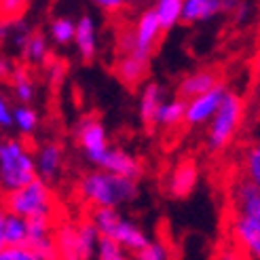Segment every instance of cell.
Wrapping results in <instances>:
<instances>
[{"label": "cell", "mask_w": 260, "mask_h": 260, "mask_svg": "<svg viewBox=\"0 0 260 260\" xmlns=\"http://www.w3.org/2000/svg\"><path fill=\"white\" fill-rule=\"evenodd\" d=\"M9 79L13 81V91H15V95L21 104H28L34 100V93H36V87H34V76L30 72V66H25V63H21V66L13 68L11 70V76Z\"/></svg>", "instance_id": "19"}, {"label": "cell", "mask_w": 260, "mask_h": 260, "mask_svg": "<svg viewBox=\"0 0 260 260\" xmlns=\"http://www.w3.org/2000/svg\"><path fill=\"white\" fill-rule=\"evenodd\" d=\"M222 260H245L243 256H239L237 252H226L224 256H222Z\"/></svg>", "instance_id": "38"}, {"label": "cell", "mask_w": 260, "mask_h": 260, "mask_svg": "<svg viewBox=\"0 0 260 260\" xmlns=\"http://www.w3.org/2000/svg\"><path fill=\"white\" fill-rule=\"evenodd\" d=\"M72 43L76 45V49H79V57L85 63L95 59V55H98V28H95V21L89 15H83L74 23Z\"/></svg>", "instance_id": "12"}, {"label": "cell", "mask_w": 260, "mask_h": 260, "mask_svg": "<svg viewBox=\"0 0 260 260\" xmlns=\"http://www.w3.org/2000/svg\"><path fill=\"white\" fill-rule=\"evenodd\" d=\"M154 15L159 19V25L163 34L174 30L180 23V15H182V0H154Z\"/></svg>", "instance_id": "20"}, {"label": "cell", "mask_w": 260, "mask_h": 260, "mask_svg": "<svg viewBox=\"0 0 260 260\" xmlns=\"http://www.w3.org/2000/svg\"><path fill=\"white\" fill-rule=\"evenodd\" d=\"M76 142H79L81 150L85 152V157L91 163L110 146L106 127H104L102 121L95 119V116H85V119L76 125Z\"/></svg>", "instance_id": "7"}, {"label": "cell", "mask_w": 260, "mask_h": 260, "mask_svg": "<svg viewBox=\"0 0 260 260\" xmlns=\"http://www.w3.org/2000/svg\"><path fill=\"white\" fill-rule=\"evenodd\" d=\"M199 182V167L192 159H182L170 176V182H167V190H170L172 197L176 199H186L188 194L194 190Z\"/></svg>", "instance_id": "9"}, {"label": "cell", "mask_w": 260, "mask_h": 260, "mask_svg": "<svg viewBox=\"0 0 260 260\" xmlns=\"http://www.w3.org/2000/svg\"><path fill=\"white\" fill-rule=\"evenodd\" d=\"M239 0H220V5H222V11H233L237 7Z\"/></svg>", "instance_id": "37"}, {"label": "cell", "mask_w": 260, "mask_h": 260, "mask_svg": "<svg viewBox=\"0 0 260 260\" xmlns=\"http://www.w3.org/2000/svg\"><path fill=\"white\" fill-rule=\"evenodd\" d=\"M81 199L91 207H119L138 197V182L104 170L85 174L76 184Z\"/></svg>", "instance_id": "2"}, {"label": "cell", "mask_w": 260, "mask_h": 260, "mask_svg": "<svg viewBox=\"0 0 260 260\" xmlns=\"http://www.w3.org/2000/svg\"><path fill=\"white\" fill-rule=\"evenodd\" d=\"M95 260H132L127 256V252L121 248L116 241H112L110 237H100L98 245H95Z\"/></svg>", "instance_id": "26"}, {"label": "cell", "mask_w": 260, "mask_h": 260, "mask_svg": "<svg viewBox=\"0 0 260 260\" xmlns=\"http://www.w3.org/2000/svg\"><path fill=\"white\" fill-rule=\"evenodd\" d=\"M163 100H165V93L159 83L144 85L140 95V119L146 127H154V116H157V110Z\"/></svg>", "instance_id": "16"}, {"label": "cell", "mask_w": 260, "mask_h": 260, "mask_svg": "<svg viewBox=\"0 0 260 260\" xmlns=\"http://www.w3.org/2000/svg\"><path fill=\"white\" fill-rule=\"evenodd\" d=\"M21 49V57L25 61V66H41L49 59V45L43 32L38 30H30L28 38L23 41Z\"/></svg>", "instance_id": "17"}, {"label": "cell", "mask_w": 260, "mask_h": 260, "mask_svg": "<svg viewBox=\"0 0 260 260\" xmlns=\"http://www.w3.org/2000/svg\"><path fill=\"white\" fill-rule=\"evenodd\" d=\"M13 125V114H11V106L7 98L0 93V127H11Z\"/></svg>", "instance_id": "33"}, {"label": "cell", "mask_w": 260, "mask_h": 260, "mask_svg": "<svg viewBox=\"0 0 260 260\" xmlns=\"http://www.w3.org/2000/svg\"><path fill=\"white\" fill-rule=\"evenodd\" d=\"M5 218H7V210L0 199V248H5Z\"/></svg>", "instance_id": "36"}, {"label": "cell", "mask_w": 260, "mask_h": 260, "mask_svg": "<svg viewBox=\"0 0 260 260\" xmlns=\"http://www.w3.org/2000/svg\"><path fill=\"white\" fill-rule=\"evenodd\" d=\"M218 83H220L218 70H197V72H190V74H186L184 79L180 81V85H178V98L188 102L192 98L205 93V91H210Z\"/></svg>", "instance_id": "13"}, {"label": "cell", "mask_w": 260, "mask_h": 260, "mask_svg": "<svg viewBox=\"0 0 260 260\" xmlns=\"http://www.w3.org/2000/svg\"><path fill=\"white\" fill-rule=\"evenodd\" d=\"M36 178L34 157L19 140L0 142V190L3 194L15 190Z\"/></svg>", "instance_id": "4"}, {"label": "cell", "mask_w": 260, "mask_h": 260, "mask_svg": "<svg viewBox=\"0 0 260 260\" xmlns=\"http://www.w3.org/2000/svg\"><path fill=\"white\" fill-rule=\"evenodd\" d=\"M63 165V148L57 142H47L38 148L36 157H34V167H36V178L45 180L47 184L53 182Z\"/></svg>", "instance_id": "10"}, {"label": "cell", "mask_w": 260, "mask_h": 260, "mask_svg": "<svg viewBox=\"0 0 260 260\" xmlns=\"http://www.w3.org/2000/svg\"><path fill=\"white\" fill-rule=\"evenodd\" d=\"M119 220H121V214L116 212L114 207H93L89 222L95 226L100 237H110Z\"/></svg>", "instance_id": "22"}, {"label": "cell", "mask_w": 260, "mask_h": 260, "mask_svg": "<svg viewBox=\"0 0 260 260\" xmlns=\"http://www.w3.org/2000/svg\"><path fill=\"white\" fill-rule=\"evenodd\" d=\"M110 239L119 243L125 252H132V254H136L138 250H142V248H144V245L148 243L146 233L142 231L138 224H134V222H129V220H125L123 216H121L119 222H116V226H114V231H112Z\"/></svg>", "instance_id": "14"}, {"label": "cell", "mask_w": 260, "mask_h": 260, "mask_svg": "<svg viewBox=\"0 0 260 260\" xmlns=\"http://www.w3.org/2000/svg\"><path fill=\"white\" fill-rule=\"evenodd\" d=\"M243 114H245V102L239 93L235 91H224L222 100H220V106L216 110V114L212 116V121L207 123V148L212 152H220L224 150L233 138L237 136V129L243 123Z\"/></svg>", "instance_id": "3"}, {"label": "cell", "mask_w": 260, "mask_h": 260, "mask_svg": "<svg viewBox=\"0 0 260 260\" xmlns=\"http://www.w3.org/2000/svg\"><path fill=\"white\" fill-rule=\"evenodd\" d=\"M218 13H222L220 0H182V15L180 23H199L214 19Z\"/></svg>", "instance_id": "15"}, {"label": "cell", "mask_w": 260, "mask_h": 260, "mask_svg": "<svg viewBox=\"0 0 260 260\" xmlns=\"http://www.w3.org/2000/svg\"><path fill=\"white\" fill-rule=\"evenodd\" d=\"M98 9H102L104 13H110V15H114V13H121L127 5L129 0H91Z\"/></svg>", "instance_id": "31"}, {"label": "cell", "mask_w": 260, "mask_h": 260, "mask_svg": "<svg viewBox=\"0 0 260 260\" xmlns=\"http://www.w3.org/2000/svg\"><path fill=\"white\" fill-rule=\"evenodd\" d=\"M63 76H66V68H63L61 63H53V61H51V66H49V81H51V85L59 87L61 81H63Z\"/></svg>", "instance_id": "34"}, {"label": "cell", "mask_w": 260, "mask_h": 260, "mask_svg": "<svg viewBox=\"0 0 260 260\" xmlns=\"http://www.w3.org/2000/svg\"><path fill=\"white\" fill-rule=\"evenodd\" d=\"M13 114V125H15L21 134H32L36 132V127H38V112L34 108H30L28 104H21L19 108L15 110H11Z\"/></svg>", "instance_id": "24"}, {"label": "cell", "mask_w": 260, "mask_h": 260, "mask_svg": "<svg viewBox=\"0 0 260 260\" xmlns=\"http://www.w3.org/2000/svg\"><path fill=\"white\" fill-rule=\"evenodd\" d=\"M98 231L95 226L89 222H81L76 224V243H79V254H81V260H93L95 256V245H98Z\"/></svg>", "instance_id": "21"}, {"label": "cell", "mask_w": 260, "mask_h": 260, "mask_svg": "<svg viewBox=\"0 0 260 260\" xmlns=\"http://www.w3.org/2000/svg\"><path fill=\"white\" fill-rule=\"evenodd\" d=\"M93 165L98 170H104V172H110V174H116V176H123V178H129V180H140L142 178V163L129 154L127 150L123 148H114V146H108L104 150L100 157L93 161Z\"/></svg>", "instance_id": "8"}, {"label": "cell", "mask_w": 260, "mask_h": 260, "mask_svg": "<svg viewBox=\"0 0 260 260\" xmlns=\"http://www.w3.org/2000/svg\"><path fill=\"white\" fill-rule=\"evenodd\" d=\"M233 13H235V21L237 23H245L250 17H254V5L248 3V0H239L237 7L233 9Z\"/></svg>", "instance_id": "32"}, {"label": "cell", "mask_w": 260, "mask_h": 260, "mask_svg": "<svg viewBox=\"0 0 260 260\" xmlns=\"http://www.w3.org/2000/svg\"><path fill=\"white\" fill-rule=\"evenodd\" d=\"M30 0H0V19H17L28 9Z\"/></svg>", "instance_id": "29"}, {"label": "cell", "mask_w": 260, "mask_h": 260, "mask_svg": "<svg viewBox=\"0 0 260 260\" xmlns=\"http://www.w3.org/2000/svg\"><path fill=\"white\" fill-rule=\"evenodd\" d=\"M11 70H13L11 61L7 57H0V81H7L11 76Z\"/></svg>", "instance_id": "35"}, {"label": "cell", "mask_w": 260, "mask_h": 260, "mask_svg": "<svg viewBox=\"0 0 260 260\" xmlns=\"http://www.w3.org/2000/svg\"><path fill=\"white\" fill-rule=\"evenodd\" d=\"M235 218H233V237L237 245L248 254L250 260L260 256V190L258 184L243 180L237 184L235 194Z\"/></svg>", "instance_id": "1"}, {"label": "cell", "mask_w": 260, "mask_h": 260, "mask_svg": "<svg viewBox=\"0 0 260 260\" xmlns=\"http://www.w3.org/2000/svg\"><path fill=\"white\" fill-rule=\"evenodd\" d=\"M25 241H28V222H25V218L7 212L5 245H25Z\"/></svg>", "instance_id": "23"}, {"label": "cell", "mask_w": 260, "mask_h": 260, "mask_svg": "<svg viewBox=\"0 0 260 260\" xmlns=\"http://www.w3.org/2000/svg\"><path fill=\"white\" fill-rule=\"evenodd\" d=\"M150 72V59H142L134 55H121L119 61L114 63V74L125 87L136 89L148 79Z\"/></svg>", "instance_id": "11"}, {"label": "cell", "mask_w": 260, "mask_h": 260, "mask_svg": "<svg viewBox=\"0 0 260 260\" xmlns=\"http://www.w3.org/2000/svg\"><path fill=\"white\" fill-rule=\"evenodd\" d=\"M184 106H186V102L180 98L163 100L157 110V116H154V127L174 129V127L182 125L184 123Z\"/></svg>", "instance_id": "18"}, {"label": "cell", "mask_w": 260, "mask_h": 260, "mask_svg": "<svg viewBox=\"0 0 260 260\" xmlns=\"http://www.w3.org/2000/svg\"><path fill=\"white\" fill-rule=\"evenodd\" d=\"M245 172H248V180L254 184H260V148L252 146L245 154Z\"/></svg>", "instance_id": "30"}, {"label": "cell", "mask_w": 260, "mask_h": 260, "mask_svg": "<svg viewBox=\"0 0 260 260\" xmlns=\"http://www.w3.org/2000/svg\"><path fill=\"white\" fill-rule=\"evenodd\" d=\"M49 36L57 45H70L74 38V21L68 17H57L49 23Z\"/></svg>", "instance_id": "25"}, {"label": "cell", "mask_w": 260, "mask_h": 260, "mask_svg": "<svg viewBox=\"0 0 260 260\" xmlns=\"http://www.w3.org/2000/svg\"><path fill=\"white\" fill-rule=\"evenodd\" d=\"M134 260H170V248L163 241H150L134 254Z\"/></svg>", "instance_id": "28"}, {"label": "cell", "mask_w": 260, "mask_h": 260, "mask_svg": "<svg viewBox=\"0 0 260 260\" xmlns=\"http://www.w3.org/2000/svg\"><path fill=\"white\" fill-rule=\"evenodd\" d=\"M224 83H218L216 87H212L210 91L197 95L186 102L184 106V125L188 127H203L212 121V116L216 114L218 106H220V100L224 95Z\"/></svg>", "instance_id": "6"}, {"label": "cell", "mask_w": 260, "mask_h": 260, "mask_svg": "<svg viewBox=\"0 0 260 260\" xmlns=\"http://www.w3.org/2000/svg\"><path fill=\"white\" fill-rule=\"evenodd\" d=\"M0 260H47L30 245H5L0 248Z\"/></svg>", "instance_id": "27"}, {"label": "cell", "mask_w": 260, "mask_h": 260, "mask_svg": "<svg viewBox=\"0 0 260 260\" xmlns=\"http://www.w3.org/2000/svg\"><path fill=\"white\" fill-rule=\"evenodd\" d=\"M3 205L9 214L21 216L25 220L34 216H53V192L45 180L34 178L28 184L7 192Z\"/></svg>", "instance_id": "5"}]
</instances>
